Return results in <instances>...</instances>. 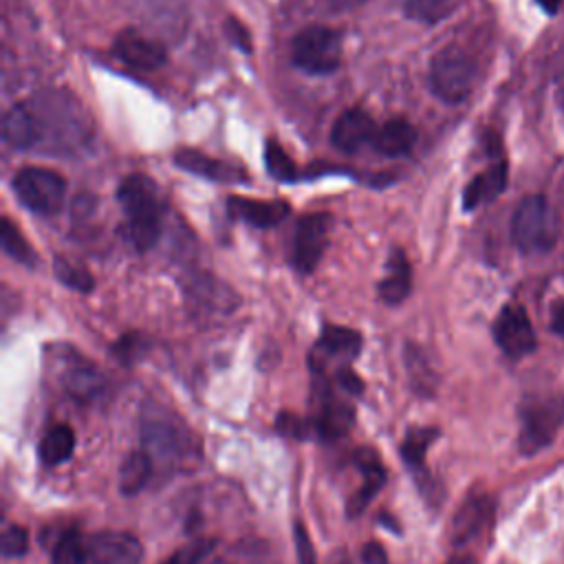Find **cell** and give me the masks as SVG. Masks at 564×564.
<instances>
[{"mask_svg":"<svg viewBox=\"0 0 564 564\" xmlns=\"http://www.w3.org/2000/svg\"><path fill=\"white\" fill-rule=\"evenodd\" d=\"M119 205L126 214L123 236L137 249H150L161 231V205L156 183L145 174H130L117 189Z\"/></svg>","mask_w":564,"mask_h":564,"instance_id":"cell-1","label":"cell"},{"mask_svg":"<svg viewBox=\"0 0 564 564\" xmlns=\"http://www.w3.org/2000/svg\"><path fill=\"white\" fill-rule=\"evenodd\" d=\"M427 79H430L432 93L441 101L460 104L469 97L474 88L476 62L465 48L449 44L432 57Z\"/></svg>","mask_w":564,"mask_h":564,"instance_id":"cell-2","label":"cell"},{"mask_svg":"<svg viewBox=\"0 0 564 564\" xmlns=\"http://www.w3.org/2000/svg\"><path fill=\"white\" fill-rule=\"evenodd\" d=\"M518 449L531 456L553 443L555 434L564 425V394L527 399L520 410Z\"/></svg>","mask_w":564,"mask_h":564,"instance_id":"cell-3","label":"cell"},{"mask_svg":"<svg viewBox=\"0 0 564 564\" xmlns=\"http://www.w3.org/2000/svg\"><path fill=\"white\" fill-rule=\"evenodd\" d=\"M511 236L520 251L544 253L557 240V223L551 205L544 196H527L511 220Z\"/></svg>","mask_w":564,"mask_h":564,"instance_id":"cell-4","label":"cell"},{"mask_svg":"<svg viewBox=\"0 0 564 564\" xmlns=\"http://www.w3.org/2000/svg\"><path fill=\"white\" fill-rule=\"evenodd\" d=\"M293 64L306 75H330L341 59V33L328 26H306L293 37Z\"/></svg>","mask_w":564,"mask_h":564,"instance_id":"cell-5","label":"cell"},{"mask_svg":"<svg viewBox=\"0 0 564 564\" xmlns=\"http://www.w3.org/2000/svg\"><path fill=\"white\" fill-rule=\"evenodd\" d=\"M11 187L18 200L40 216L57 214L66 200V178L48 167H22Z\"/></svg>","mask_w":564,"mask_h":564,"instance_id":"cell-6","label":"cell"},{"mask_svg":"<svg viewBox=\"0 0 564 564\" xmlns=\"http://www.w3.org/2000/svg\"><path fill=\"white\" fill-rule=\"evenodd\" d=\"M141 449L170 469L194 458V441L189 432L165 419H145L141 425Z\"/></svg>","mask_w":564,"mask_h":564,"instance_id":"cell-7","label":"cell"},{"mask_svg":"<svg viewBox=\"0 0 564 564\" xmlns=\"http://www.w3.org/2000/svg\"><path fill=\"white\" fill-rule=\"evenodd\" d=\"M330 225H333V216L326 212H313L297 220L295 234H293V251H291L293 267L297 271L311 273L319 264L328 247Z\"/></svg>","mask_w":564,"mask_h":564,"instance_id":"cell-8","label":"cell"},{"mask_svg":"<svg viewBox=\"0 0 564 564\" xmlns=\"http://www.w3.org/2000/svg\"><path fill=\"white\" fill-rule=\"evenodd\" d=\"M494 339L509 359H520L538 346L533 324L520 304L502 306L494 322Z\"/></svg>","mask_w":564,"mask_h":564,"instance_id":"cell-9","label":"cell"},{"mask_svg":"<svg viewBox=\"0 0 564 564\" xmlns=\"http://www.w3.org/2000/svg\"><path fill=\"white\" fill-rule=\"evenodd\" d=\"M141 542L123 531H99L86 540L84 564H139Z\"/></svg>","mask_w":564,"mask_h":564,"instance_id":"cell-10","label":"cell"},{"mask_svg":"<svg viewBox=\"0 0 564 564\" xmlns=\"http://www.w3.org/2000/svg\"><path fill=\"white\" fill-rule=\"evenodd\" d=\"M112 53L137 70H156L167 62V51L161 42L145 37L134 29L121 31L112 42Z\"/></svg>","mask_w":564,"mask_h":564,"instance_id":"cell-11","label":"cell"},{"mask_svg":"<svg viewBox=\"0 0 564 564\" xmlns=\"http://www.w3.org/2000/svg\"><path fill=\"white\" fill-rule=\"evenodd\" d=\"M377 130L379 126L364 108H348L333 123L330 141L337 150L352 154L364 148H372Z\"/></svg>","mask_w":564,"mask_h":564,"instance_id":"cell-12","label":"cell"},{"mask_svg":"<svg viewBox=\"0 0 564 564\" xmlns=\"http://www.w3.org/2000/svg\"><path fill=\"white\" fill-rule=\"evenodd\" d=\"M436 436H438L436 427H412L405 432L403 443H401L403 465L410 469L412 478L416 480V485L425 498L434 496V480L425 467V454Z\"/></svg>","mask_w":564,"mask_h":564,"instance_id":"cell-13","label":"cell"},{"mask_svg":"<svg viewBox=\"0 0 564 564\" xmlns=\"http://www.w3.org/2000/svg\"><path fill=\"white\" fill-rule=\"evenodd\" d=\"M317 412L311 416L313 427H315V436L324 438V441H335L348 434V430L352 427L355 421V412L348 403L335 399L330 394V390L322 388L319 390V403H317Z\"/></svg>","mask_w":564,"mask_h":564,"instance_id":"cell-14","label":"cell"},{"mask_svg":"<svg viewBox=\"0 0 564 564\" xmlns=\"http://www.w3.org/2000/svg\"><path fill=\"white\" fill-rule=\"evenodd\" d=\"M2 137L15 150L40 148V123L31 101L13 104L2 121Z\"/></svg>","mask_w":564,"mask_h":564,"instance_id":"cell-15","label":"cell"},{"mask_svg":"<svg viewBox=\"0 0 564 564\" xmlns=\"http://www.w3.org/2000/svg\"><path fill=\"white\" fill-rule=\"evenodd\" d=\"M494 513V502L489 496L485 494H474L469 496L456 511L454 522H452V542L456 546L474 540L485 524L489 522Z\"/></svg>","mask_w":564,"mask_h":564,"instance_id":"cell-16","label":"cell"},{"mask_svg":"<svg viewBox=\"0 0 564 564\" xmlns=\"http://www.w3.org/2000/svg\"><path fill=\"white\" fill-rule=\"evenodd\" d=\"M227 207L236 218L260 229L275 227L291 214V207L286 200H260V198H245V196H231L227 200Z\"/></svg>","mask_w":564,"mask_h":564,"instance_id":"cell-17","label":"cell"},{"mask_svg":"<svg viewBox=\"0 0 564 564\" xmlns=\"http://www.w3.org/2000/svg\"><path fill=\"white\" fill-rule=\"evenodd\" d=\"M355 463L364 476L361 487L357 489V494H352L350 502H348V516L357 518L364 513V509L370 505V500L375 498V494L383 487L386 482V469L379 460V456L372 449H359L355 454Z\"/></svg>","mask_w":564,"mask_h":564,"instance_id":"cell-18","label":"cell"},{"mask_svg":"<svg viewBox=\"0 0 564 564\" xmlns=\"http://www.w3.org/2000/svg\"><path fill=\"white\" fill-rule=\"evenodd\" d=\"M59 386L70 399L86 403V401H93L97 394H101L106 379L90 361L77 359L64 366L59 375Z\"/></svg>","mask_w":564,"mask_h":564,"instance_id":"cell-19","label":"cell"},{"mask_svg":"<svg viewBox=\"0 0 564 564\" xmlns=\"http://www.w3.org/2000/svg\"><path fill=\"white\" fill-rule=\"evenodd\" d=\"M174 163H176L181 170L192 172V174L203 176V178H209V181L229 183V181H242V178H245V174L238 172L236 167H231L229 163L218 161V159H212V156L203 154L200 150H192V148L178 150V152L174 154Z\"/></svg>","mask_w":564,"mask_h":564,"instance_id":"cell-20","label":"cell"},{"mask_svg":"<svg viewBox=\"0 0 564 564\" xmlns=\"http://www.w3.org/2000/svg\"><path fill=\"white\" fill-rule=\"evenodd\" d=\"M412 289V269L408 256L401 249H394L386 262V275L379 282V297L386 304H401Z\"/></svg>","mask_w":564,"mask_h":564,"instance_id":"cell-21","label":"cell"},{"mask_svg":"<svg viewBox=\"0 0 564 564\" xmlns=\"http://www.w3.org/2000/svg\"><path fill=\"white\" fill-rule=\"evenodd\" d=\"M414 143H416L414 126L405 119H392L379 126L372 148L388 159H397V156H405L414 148Z\"/></svg>","mask_w":564,"mask_h":564,"instance_id":"cell-22","label":"cell"},{"mask_svg":"<svg viewBox=\"0 0 564 564\" xmlns=\"http://www.w3.org/2000/svg\"><path fill=\"white\" fill-rule=\"evenodd\" d=\"M505 185H507V165L500 161L469 181L463 194L465 209H476L478 205L494 200L505 189Z\"/></svg>","mask_w":564,"mask_h":564,"instance_id":"cell-23","label":"cell"},{"mask_svg":"<svg viewBox=\"0 0 564 564\" xmlns=\"http://www.w3.org/2000/svg\"><path fill=\"white\" fill-rule=\"evenodd\" d=\"M152 474H154L152 458L143 449L130 452L123 458L119 469V491L123 496H137L148 485Z\"/></svg>","mask_w":564,"mask_h":564,"instance_id":"cell-24","label":"cell"},{"mask_svg":"<svg viewBox=\"0 0 564 564\" xmlns=\"http://www.w3.org/2000/svg\"><path fill=\"white\" fill-rule=\"evenodd\" d=\"M73 449H75V432L68 425L48 427L37 445L40 460L48 467L62 465L64 460H68Z\"/></svg>","mask_w":564,"mask_h":564,"instance_id":"cell-25","label":"cell"},{"mask_svg":"<svg viewBox=\"0 0 564 564\" xmlns=\"http://www.w3.org/2000/svg\"><path fill=\"white\" fill-rule=\"evenodd\" d=\"M317 348L330 357L352 359L361 350V335L346 326H326L322 330Z\"/></svg>","mask_w":564,"mask_h":564,"instance_id":"cell-26","label":"cell"},{"mask_svg":"<svg viewBox=\"0 0 564 564\" xmlns=\"http://www.w3.org/2000/svg\"><path fill=\"white\" fill-rule=\"evenodd\" d=\"M458 0H405L403 2V13L423 24H436L445 20L454 9Z\"/></svg>","mask_w":564,"mask_h":564,"instance_id":"cell-27","label":"cell"},{"mask_svg":"<svg viewBox=\"0 0 564 564\" xmlns=\"http://www.w3.org/2000/svg\"><path fill=\"white\" fill-rule=\"evenodd\" d=\"M84 546L86 540H82L77 529L64 531L51 553V564H84Z\"/></svg>","mask_w":564,"mask_h":564,"instance_id":"cell-28","label":"cell"},{"mask_svg":"<svg viewBox=\"0 0 564 564\" xmlns=\"http://www.w3.org/2000/svg\"><path fill=\"white\" fill-rule=\"evenodd\" d=\"M0 238H2V249L18 262L22 264H33L35 253L31 249V245L26 242V238L20 234V229L9 220L2 218V229H0Z\"/></svg>","mask_w":564,"mask_h":564,"instance_id":"cell-29","label":"cell"},{"mask_svg":"<svg viewBox=\"0 0 564 564\" xmlns=\"http://www.w3.org/2000/svg\"><path fill=\"white\" fill-rule=\"evenodd\" d=\"M264 161H267L269 172H271L275 178H280V181H291V178L297 176V170H295L293 161L289 159V154H286L273 139L267 141Z\"/></svg>","mask_w":564,"mask_h":564,"instance_id":"cell-30","label":"cell"},{"mask_svg":"<svg viewBox=\"0 0 564 564\" xmlns=\"http://www.w3.org/2000/svg\"><path fill=\"white\" fill-rule=\"evenodd\" d=\"M214 546H216V540L200 538V540H194V542L181 546L176 553H172L161 564H200L214 551Z\"/></svg>","mask_w":564,"mask_h":564,"instance_id":"cell-31","label":"cell"},{"mask_svg":"<svg viewBox=\"0 0 564 564\" xmlns=\"http://www.w3.org/2000/svg\"><path fill=\"white\" fill-rule=\"evenodd\" d=\"M55 273H57V278H59L66 286H70V289H75V291H79V293H90L93 286H95L93 275H90L86 269H82V267H77V264H70V262H66V260H62V258L55 262Z\"/></svg>","mask_w":564,"mask_h":564,"instance_id":"cell-32","label":"cell"},{"mask_svg":"<svg viewBox=\"0 0 564 564\" xmlns=\"http://www.w3.org/2000/svg\"><path fill=\"white\" fill-rule=\"evenodd\" d=\"M278 432L289 436V438H295V441H304V438H311L315 436V427H313V421L311 419H302L297 414H291V412H282L278 416V423H275Z\"/></svg>","mask_w":564,"mask_h":564,"instance_id":"cell-33","label":"cell"},{"mask_svg":"<svg viewBox=\"0 0 564 564\" xmlns=\"http://www.w3.org/2000/svg\"><path fill=\"white\" fill-rule=\"evenodd\" d=\"M29 549V533L24 527H18V524H11L4 529L2 533V553L7 557H18V555H24Z\"/></svg>","mask_w":564,"mask_h":564,"instance_id":"cell-34","label":"cell"},{"mask_svg":"<svg viewBox=\"0 0 564 564\" xmlns=\"http://www.w3.org/2000/svg\"><path fill=\"white\" fill-rule=\"evenodd\" d=\"M115 355L121 364H132L141 352H143V339L134 333L130 335H123L117 344H115Z\"/></svg>","mask_w":564,"mask_h":564,"instance_id":"cell-35","label":"cell"},{"mask_svg":"<svg viewBox=\"0 0 564 564\" xmlns=\"http://www.w3.org/2000/svg\"><path fill=\"white\" fill-rule=\"evenodd\" d=\"M293 538H295V551H297V562L300 564H317V557H315V551L311 546V540H308V533L304 529V524H295L293 529Z\"/></svg>","mask_w":564,"mask_h":564,"instance_id":"cell-36","label":"cell"},{"mask_svg":"<svg viewBox=\"0 0 564 564\" xmlns=\"http://www.w3.org/2000/svg\"><path fill=\"white\" fill-rule=\"evenodd\" d=\"M337 383H339V388H344L350 394H361V390H364V381L350 368H341L337 372Z\"/></svg>","mask_w":564,"mask_h":564,"instance_id":"cell-37","label":"cell"},{"mask_svg":"<svg viewBox=\"0 0 564 564\" xmlns=\"http://www.w3.org/2000/svg\"><path fill=\"white\" fill-rule=\"evenodd\" d=\"M361 560H364V564H388V555H386L383 546H379L377 542H368L364 546Z\"/></svg>","mask_w":564,"mask_h":564,"instance_id":"cell-38","label":"cell"},{"mask_svg":"<svg viewBox=\"0 0 564 564\" xmlns=\"http://www.w3.org/2000/svg\"><path fill=\"white\" fill-rule=\"evenodd\" d=\"M227 35L236 42V46H240L242 51H249L251 46H249V35H247V31L236 22V20H229L227 22Z\"/></svg>","mask_w":564,"mask_h":564,"instance_id":"cell-39","label":"cell"},{"mask_svg":"<svg viewBox=\"0 0 564 564\" xmlns=\"http://www.w3.org/2000/svg\"><path fill=\"white\" fill-rule=\"evenodd\" d=\"M551 330L564 339V302H560V304L553 308V315H551Z\"/></svg>","mask_w":564,"mask_h":564,"instance_id":"cell-40","label":"cell"},{"mask_svg":"<svg viewBox=\"0 0 564 564\" xmlns=\"http://www.w3.org/2000/svg\"><path fill=\"white\" fill-rule=\"evenodd\" d=\"M361 2H366V0H324V7H326V11H346Z\"/></svg>","mask_w":564,"mask_h":564,"instance_id":"cell-41","label":"cell"},{"mask_svg":"<svg viewBox=\"0 0 564 564\" xmlns=\"http://www.w3.org/2000/svg\"><path fill=\"white\" fill-rule=\"evenodd\" d=\"M538 4L546 11V13H555L562 4V0H538Z\"/></svg>","mask_w":564,"mask_h":564,"instance_id":"cell-42","label":"cell"},{"mask_svg":"<svg viewBox=\"0 0 564 564\" xmlns=\"http://www.w3.org/2000/svg\"><path fill=\"white\" fill-rule=\"evenodd\" d=\"M447 564H476V560L469 555H458V557H452Z\"/></svg>","mask_w":564,"mask_h":564,"instance_id":"cell-43","label":"cell"},{"mask_svg":"<svg viewBox=\"0 0 564 564\" xmlns=\"http://www.w3.org/2000/svg\"><path fill=\"white\" fill-rule=\"evenodd\" d=\"M207 564H236L229 555H223V557H216V560H212V562H207Z\"/></svg>","mask_w":564,"mask_h":564,"instance_id":"cell-44","label":"cell"},{"mask_svg":"<svg viewBox=\"0 0 564 564\" xmlns=\"http://www.w3.org/2000/svg\"><path fill=\"white\" fill-rule=\"evenodd\" d=\"M557 101H560V106H562V110H564V86H562L560 93H557Z\"/></svg>","mask_w":564,"mask_h":564,"instance_id":"cell-45","label":"cell"}]
</instances>
